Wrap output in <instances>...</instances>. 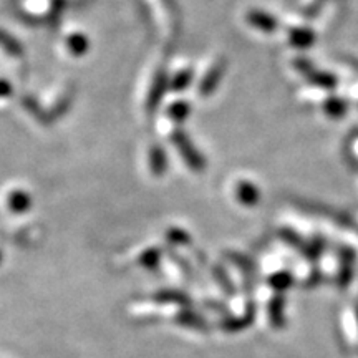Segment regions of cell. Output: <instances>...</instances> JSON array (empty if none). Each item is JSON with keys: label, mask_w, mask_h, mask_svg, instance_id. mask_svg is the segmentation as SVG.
<instances>
[{"label": "cell", "mask_w": 358, "mask_h": 358, "mask_svg": "<svg viewBox=\"0 0 358 358\" xmlns=\"http://www.w3.org/2000/svg\"><path fill=\"white\" fill-rule=\"evenodd\" d=\"M161 256H163V250L158 248H151L141 254L140 264L145 268H148V271H156L159 267Z\"/></svg>", "instance_id": "15"}, {"label": "cell", "mask_w": 358, "mask_h": 358, "mask_svg": "<svg viewBox=\"0 0 358 358\" xmlns=\"http://www.w3.org/2000/svg\"><path fill=\"white\" fill-rule=\"evenodd\" d=\"M150 169L155 176H163L168 169L166 151L158 145H155L150 150Z\"/></svg>", "instance_id": "9"}, {"label": "cell", "mask_w": 358, "mask_h": 358, "mask_svg": "<svg viewBox=\"0 0 358 358\" xmlns=\"http://www.w3.org/2000/svg\"><path fill=\"white\" fill-rule=\"evenodd\" d=\"M267 313L272 327L279 329V327L284 325V297L277 295V297L272 299V301L268 302Z\"/></svg>", "instance_id": "12"}, {"label": "cell", "mask_w": 358, "mask_h": 358, "mask_svg": "<svg viewBox=\"0 0 358 358\" xmlns=\"http://www.w3.org/2000/svg\"><path fill=\"white\" fill-rule=\"evenodd\" d=\"M66 45H69L70 52L73 53V55H77V57L83 55V53L88 50V40H87V37H85V35H82V34H73V35H70L69 42H66Z\"/></svg>", "instance_id": "18"}, {"label": "cell", "mask_w": 358, "mask_h": 358, "mask_svg": "<svg viewBox=\"0 0 358 358\" xmlns=\"http://www.w3.org/2000/svg\"><path fill=\"white\" fill-rule=\"evenodd\" d=\"M357 320H358V307H357Z\"/></svg>", "instance_id": "26"}, {"label": "cell", "mask_w": 358, "mask_h": 358, "mask_svg": "<svg viewBox=\"0 0 358 358\" xmlns=\"http://www.w3.org/2000/svg\"><path fill=\"white\" fill-rule=\"evenodd\" d=\"M7 206L8 209L15 214L27 213L30 208H32V198H30L29 192L25 191H12L10 194H8Z\"/></svg>", "instance_id": "8"}, {"label": "cell", "mask_w": 358, "mask_h": 358, "mask_svg": "<svg viewBox=\"0 0 358 358\" xmlns=\"http://www.w3.org/2000/svg\"><path fill=\"white\" fill-rule=\"evenodd\" d=\"M0 262H2V252H0Z\"/></svg>", "instance_id": "25"}, {"label": "cell", "mask_w": 358, "mask_h": 358, "mask_svg": "<svg viewBox=\"0 0 358 358\" xmlns=\"http://www.w3.org/2000/svg\"><path fill=\"white\" fill-rule=\"evenodd\" d=\"M168 85H169V78L166 75V70L161 69L158 73L155 75L153 83H151L150 95H148V101H146L148 111H155L156 108H158L161 100H163L164 93H166Z\"/></svg>", "instance_id": "7"}, {"label": "cell", "mask_w": 358, "mask_h": 358, "mask_svg": "<svg viewBox=\"0 0 358 358\" xmlns=\"http://www.w3.org/2000/svg\"><path fill=\"white\" fill-rule=\"evenodd\" d=\"M252 319H254V312H252V308H249V310L245 312V315L239 317V319L236 317V319H229V320L222 322V329L229 330V332H237V330L245 329V327L252 322Z\"/></svg>", "instance_id": "17"}, {"label": "cell", "mask_w": 358, "mask_h": 358, "mask_svg": "<svg viewBox=\"0 0 358 358\" xmlns=\"http://www.w3.org/2000/svg\"><path fill=\"white\" fill-rule=\"evenodd\" d=\"M166 237L169 243L178 244V245H189L191 244V236L187 234L185 229H179V227H171L166 232Z\"/></svg>", "instance_id": "19"}, {"label": "cell", "mask_w": 358, "mask_h": 358, "mask_svg": "<svg viewBox=\"0 0 358 358\" xmlns=\"http://www.w3.org/2000/svg\"><path fill=\"white\" fill-rule=\"evenodd\" d=\"M244 22L248 24L249 29H252L254 32L262 35H274L280 29V22L277 17L272 15L271 12L262 10V8L257 7L245 10Z\"/></svg>", "instance_id": "2"}, {"label": "cell", "mask_w": 358, "mask_h": 358, "mask_svg": "<svg viewBox=\"0 0 358 358\" xmlns=\"http://www.w3.org/2000/svg\"><path fill=\"white\" fill-rule=\"evenodd\" d=\"M0 45H2V47H6L7 52L10 53V55H20V52H22L20 45L17 43L15 40H12L10 37H8L7 34L0 32Z\"/></svg>", "instance_id": "20"}, {"label": "cell", "mask_w": 358, "mask_h": 358, "mask_svg": "<svg viewBox=\"0 0 358 358\" xmlns=\"http://www.w3.org/2000/svg\"><path fill=\"white\" fill-rule=\"evenodd\" d=\"M292 282H294V277L290 275L289 272H275V274L268 277V285H271L274 290H277V292H284V290H287L290 285H292Z\"/></svg>", "instance_id": "16"}, {"label": "cell", "mask_w": 358, "mask_h": 358, "mask_svg": "<svg viewBox=\"0 0 358 358\" xmlns=\"http://www.w3.org/2000/svg\"><path fill=\"white\" fill-rule=\"evenodd\" d=\"M174 320H176L179 325L192 327V329H199V330H208V324H206L203 317L198 315V313L192 310H186V308L179 312Z\"/></svg>", "instance_id": "11"}, {"label": "cell", "mask_w": 358, "mask_h": 358, "mask_svg": "<svg viewBox=\"0 0 358 358\" xmlns=\"http://www.w3.org/2000/svg\"><path fill=\"white\" fill-rule=\"evenodd\" d=\"M232 196H234L236 203L244 206V208H256L262 199L261 187L257 186L256 181L248 178L236 179L234 185H232Z\"/></svg>", "instance_id": "3"}, {"label": "cell", "mask_w": 358, "mask_h": 358, "mask_svg": "<svg viewBox=\"0 0 358 358\" xmlns=\"http://www.w3.org/2000/svg\"><path fill=\"white\" fill-rule=\"evenodd\" d=\"M347 100H350V101L357 103V105H358V82L350 88V93H348Z\"/></svg>", "instance_id": "23"}, {"label": "cell", "mask_w": 358, "mask_h": 358, "mask_svg": "<svg viewBox=\"0 0 358 358\" xmlns=\"http://www.w3.org/2000/svg\"><path fill=\"white\" fill-rule=\"evenodd\" d=\"M315 38H317L315 30L303 24L287 25L284 30L285 43H287L292 50H299V52L308 50V48L315 43Z\"/></svg>", "instance_id": "4"}, {"label": "cell", "mask_w": 358, "mask_h": 358, "mask_svg": "<svg viewBox=\"0 0 358 358\" xmlns=\"http://www.w3.org/2000/svg\"><path fill=\"white\" fill-rule=\"evenodd\" d=\"M350 151H352V156L353 158H357L358 161V136H355L350 143Z\"/></svg>", "instance_id": "24"}, {"label": "cell", "mask_w": 358, "mask_h": 358, "mask_svg": "<svg viewBox=\"0 0 358 358\" xmlns=\"http://www.w3.org/2000/svg\"><path fill=\"white\" fill-rule=\"evenodd\" d=\"M226 70H227V62L224 60V58H217V60H214L213 64L209 65V69L206 70V73L203 75V78H201V82L198 85L199 96L203 98L211 96L217 90L219 85H221Z\"/></svg>", "instance_id": "5"}, {"label": "cell", "mask_w": 358, "mask_h": 358, "mask_svg": "<svg viewBox=\"0 0 358 358\" xmlns=\"http://www.w3.org/2000/svg\"><path fill=\"white\" fill-rule=\"evenodd\" d=\"M348 105H350V101H348L347 98L338 96V95H335V93L327 92L325 95L320 98V105L319 106H320L322 113H324L327 118L340 120V118H343V116L347 115Z\"/></svg>", "instance_id": "6"}, {"label": "cell", "mask_w": 358, "mask_h": 358, "mask_svg": "<svg viewBox=\"0 0 358 358\" xmlns=\"http://www.w3.org/2000/svg\"><path fill=\"white\" fill-rule=\"evenodd\" d=\"M192 80H194V70L182 69L169 80V87H171L173 92H185L186 88L191 87Z\"/></svg>", "instance_id": "14"}, {"label": "cell", "mask_w": 358, "mask_h": 358, "mask_svg": "<svg viewBox=\"0 0 358 358\" xmlns=\"http://www.w3.org/2000/svg\"><path fill=\"white\" fill-rule=\"evenodd\" d=\"M214 275H216V279H217L219 284L222 285V289L226 290L227 294H232V290H234V287H232L229 277H227L226 272L222 271V267H219V266L214 267Z\"/></svg>", "instance_id": "21"}, {"label": "cell", "mask_w": 358, "mask_h": 358, "mask_svg": "<svg viewBox=\"0 0 358 358\" xmlns=\"http://www.w3.org/2000/svg\"><path fill=\"white\" fill-rule=\"evenodd\" d=\"M191 115V103L186 100H176L171 103L168 108V116L174 123H182L189 118Z\"/></svg>", "instance_id": "13"}, {"label": "cell", "mask_w": 358, "mask_h": 358, "mask_svg": "<svg viewBox=\"0 0 358 358\" xmlns=\"http://www.w3.org/2000/svg\"><path fill=\"white\" fill-rule=\"evenodd\" d=\"M171 141L173 145L176 146L178 153L181 155V158L185 159V163L189 166L192 171L196 173H201L204 171L206 168V159L201 151L196 148L194 143L187 134L182 131V129H174L173 134H171Z\"/></svg>", "instance_id": "1"}, {"label": "cell", "mask_w": 358, "mask_h": 358, "mask_svg": "<svg viewBox=\"0 0 358 358\" xmlns=\"http://www.w3.org/2000/svg\"><path fill=\"white\" fill-rule=\"evenodd\" d=\"M155 301L163 302V303H178V306L187 307L191 306V299L186 292H181V290H159V292L155 294Z\"/></svg>", "instance_id": "10"}, {"label": "cell", "mask_w": 358, "mask_h": 358, "mask_svg": "<svg viewBox=\"0 0 358 358\" xmlns=\"http://www.w3.org/2000/svg\"><path fill=\"white\" fill-rule=\"evenodd\" d=\"M12 85L7 82V80L0 78V98H7L12 95Z\"/></svg>", "instance_id": "22"}]
</instances>
